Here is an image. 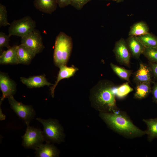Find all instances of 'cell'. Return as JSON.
I'll use <instances>...</instances> for the list:
<instances>
[{"label":"cell","mask_w":157,"mask_h":157,"mask_svg":"<svg viewBox=\"0 0 157 157\" xmlns=\"http://www.w3.org/2000/svg\"><path fill=\"white\" fill-rule=\"evenodd\" d=\"M99 116L111 129L125 138H133L146 134L135 125L125 112L118 110L112 113L100 112Z\"/></svg>","instance_id":"cell-1"},{"label":"cell","mask_w":157,"mask_h":157,"mask_svg":"<svg viewBox=\"0 0 157 157\" xmlns=\"http://www.w3.org/2000/svg\"><path fill=\"white\" fill-rule=\"evenodd\" d=\"M114 86L111 81L103 80L92 92L91 98L92 104L100 112L112 113L119 110L113 90Z\"/></svg>","instance_id":"cell-2"},{"label":"cell","mask_w":157,"mask_h":157,"mask_svg":"<svg viewBox=\"0 0 157 157\" xmlns=\"http://www.w3.org/2000/svg\"><path fill=\"white\" fill-rule=\"evenodd\" d=\"M73 46L72 39L65 33L60 32L56 36L53 55L55 65L58 67L66 65L70 56Z\"/></svg>","instance_id":"cell-3"},{"label":"cell","mask_w":157,"mask_h":157,"mask_svg":"<svg viewBox=\"0 0 157 157\" xmlns=\"http://www.w3.org/2000/svg\"><path fill=\"white\" fill-rule=\"evenodd\" d=\"M36 119L43 125L42 132L46 142L60 144L64 141L65 135L63 128L57 120L40 118Z\"/></svg>","instance_id":"cell-4"},{"label":"cell","mask_w":157,"mask_h":157,"mask_svg":"<svg viewBox=\"0 0 157 157\" xmlns=\"http://www.w3.org/2000/svg\"><path fill=\"white\" fill-rule=\"evenodd\" d=\"M36 26V22L29 16L20 19L14 20L10 24L8 29V35L21 37H24L33 31Z\"/></svg>","instance_id":"cell-5"},{"label":"cell","mask_w":157,"mask_h":157,"mask_svg":"<svg viewBox=\"0 0 157 157\" xmlns=\"http://www.w3.org/2000/svg\"><path fill=\"white\" fill-rule=\"evenodd\" d=\"M26 132L22 136V145L25 149L35 150L45 141L42 131L27 124Z\"/></svg>","instance_id":"cell-6"},{"label":"cell","mask_w":157,"mask_h":157,"mask_svg":"<svg viewBox=\"0 0 157 157\" xmlns=\"http://www.w3.org/2000/svg\"><path fill=\"white\" fill-rule=\"evenodd\" d=\"M8 99L11 108L18 117L24 121L26 125L29 124L36 114L32 106L25 105L17 101L13 96Z\"/></svg>","instance_id":"cell-7"},{"label":"cell","mask_w":157,"mask_h":157,"mask_svg":"<svg viewBox=\"0 0 157 157\" xmlns=\"http://www.w3.org/2000/svg\"><path fill=\"white\" fill-rule=\"evenodd\" d=\"M21 44L26 46L36 54L42 52L44 48L40 32L35 29L28 34L21 37Z\"/></svg>","instance_id":"cell-8"},{"label":"cell","mask_w":157,"mask_h":157,"mask_svg":"<svg viewBox=\"0 0 157 157\" xmlns=\"http://www.w3.org/2000/svg\"><path fill=\"white\" fill-rule=\"evenodd\" d=\"M113 51L118 63L122 65L130 66L131 55L124 38H122L116 42Z\"/></svg>","instance_id":"cell-9"},{"label":"cell","mask_w":157,"mask_h":157,"mask_svg":"<svg viewBox=\"0 0 157 157\" xmlns=\"http://www.w3.org/2000/svg\"><path fill=\"white\" fill-rule=\"evenodd\" d=\"M0 88L2 93L0 101L13 96L16 91V84L6 73H0Z\"/></svg>","instance_id":"cell-10"},{"label":"cell","mask_w":157,"mask_h":157,"mask_svg":"<svg viewBox=\"0 0 157 157\" xmlns=\"http://www.w3.org/2000/svg\"><path fill=\"white\" fill-rule=\"evenodd\" d=\"M152 77L151 71L149 65L140 63L138 69L134 74L133 80L137 84L144 82L151 83Z\"/></svg>","instance_id":"cell-11"},{"label":"cell","mask_w":157,"mask_h":157,"mask_svg":"<svg viewBox=\"0 0 157 157\" xmlns=\"http://www.w3.org/2000/svg\"><path fill=\"white\" fill-rule=\"evenodd\" d=\"M20 81L29 88H40L54 85L47 81L44 74L30 76L27 78L21 77Z\"/></svg>","instance_id":"cell-12"},{"label":"cell","mask_w":157,"mask_h":157,"mask_svg":"<svg viewBox=\"0 0 157 157\" xmlns=\"http://www.w3.org/2000/svg\"><path fill=\"white\" fill-rule=\"evenodd\" d=\"M35 156L37 157H56L58 156L60 151L52 143H43L35 150Z\"/></svg>","instance_id":"cell-13"},{"label":"cell","mask_w":157,"mask_h":157,"mask_svg":"<svg viewBox=\"0 0 157 157\" xmlns=\"http://www.w3.org/2000/svg\"><path fill=\"white\" fill-rule=\"evenodd\" d=\"M126 41L131 55L134 58H139L142 54L144 46L135 36H129Z\"/></svg>","instance_id":"cell-14"},{"label":"cell","mask_w":157,"mask_h":157,"mask_svg":"<svg viewBox=\"0 0 157 157\" xmlns=\"http://www.w3.org/2000/svg\"><path fill=\"white\" fill-rule=\"evenodd\" d=\"M17 50L19 64H29L36 54L22 44L17 46Z\"/></svg>","instance_id":"cell-15"},{"label":"cell","mask_w":157,"mask_h":157,"mask_svg":"<svg viewBox=\"0 0 157 157\" xmlns=\"http://www.w3.org/2000/svg\"><path fill=\"white\" fill-rule=\"evenodd\" d=\"M57 80L55 83L51 87L50 90L52 97H54V90L58 82L62 79L69 78L74 75L78 69L74 66L67 67L66 65L60 67Z\"/></svg>","instance_id":"cell-16"},{"label":"cell","mask_w":157,"mask_h":157,"mask_svg":"<svg viewBox=\"0 0 157 157\" xmlns=\"http://www.w3.org/2000/svg\"><path fill=\"white\" fill-rule=\"evenodd\" d=\"M17 46L15 45L3 51L0 56L1 64H19L17 53Z\"/></svg>","instance_id":"cell-17"},{"label":"cell","mask_w":157,"mask_h":157,"mask_svg":"<svg viewBox=\"0 0 157 157\" xmlns=\"http://www.w3.org/2000/svg\"><path fill=\"white\" fill-rule=\"evenodd\" d=\"M33 5L39 11L51 14L56 10L58 4L56 0H34Z\"/></svg>","instance_id":"cell-18"},{"label":"cell","mask_w":157,"mask_h":157,"mask_svg":"<svg viewBox=\"0 0 157 157\" xmlns=\"http://www.w3.org/2000/svg\"><path fill=\"white\" fill-rule=\"evenodd\" d=\"M142 121L147 126V129L145 131L148 141L150 142L154 139L157 138V117L143 119Z\"/></svg>","instance_id":"cell-19"},{"label":"cell","mask_w":157,"mask_h":157,"mask_svg":"<svg viewBox=\"0 0 157 157\" xmlns=\"http://www.w3.org/2000/svg\"><path fill=\"white\" fill-rule=\"evenodd\" d=\"M151 83H140L137 84L135 88L134 97L142 99L147 97L151 92Z\"/></svg>","instance_id":"cell-20"},{"label":"cell","mask_w":157,"mask_h":157,"mask_svg":"<svg viewBox=\"0 0 157 157\" xmlns=\"http://www.w3.org/2000/svg\"><path fill=\"white\" fill-rule=\"evenodd\" d=\"M149 33V28L147 24L140 21L133 24L131 28L129 33V36H138Z\"/></svg>","instance_id":"cell-21"},{"label":"cell","mask_w":157,"mask_h":157,"mask_svg":"<svg viewBox=\"0 0 157 157\" xmlns=\"http://www.w3.org/2000/svg\"><path fill=\"white\" fill-rule=\"evenodd\" d=\"M135 37L145 47H157V37L154 35L148 33Z\"/></svg>","instance_id":"cell-22"},{"label":"cell","mask_w":157,"mask_h":157,"mask_svg":"<svg viewBox=\"0 0 157 157\" xmlns=\"http://www.w3.org/2000/svg\"><path fill=\"white\" fill-rule=\"evenodd\" d=\"M133 89L129 84V82L123 83L118 86L114 87L113 90L116 97L119 99L125 98L130 93L133 91Z\"/></svg>","instance_id":"cell-23"},{"label":"cell","mask_w":157,"mask_h":157,"mask_svg":"<svg viewBox=\"0 0 157 157\" xmlns=\"http://www.w3.org/2000/svg\"><path fill=\"white\" fill-rule=\"evenodd\" d=\"M110 65L114 72L120 78L130 83V78L132 73V70L127 69L112 63Z\"/></svg>","instance_id":"cell-24"},{"label":"cell","mask_w":157,"mask_h":157,"mask_svg":"<svg viewBox=\"0 0 157 157\" xmlns=\"http://www.w3.org/2000/svg\"><path fill=\"white\" fill-rule=\"evenodd\" d=\"M142 54L149 62L157 63V47H145Z\"/></svg>","instance_id":"cell-25"},{"label":"cell","mask_w":157,"mask_h":157,"mask_svg":"<svg viewBox=\"0 0 157 157\" xmlns=\"http://www.w3.org/2000/svg\"><path fill=\"white\" fill-rule=\"evenodd\" d=\"M8 21L7 11L6 7L4 6L0 3V27L10 25Z\"/></svg>","instance_id":"cell-26"},{"label":"cell","mask_w":157,"mask_h":157,"mask_svg":"<svg viewBox=\"0 0 157 157\" xmlns=\"http://www.w3.org/2000/svg\"><path fill=\"white\" fill-rule=\"evenodd\" d=\"M10 37L2 31L0 32V50L2 51L3 48L6 47L8 49L11 47L9 45Z\"/></svg>","instance_id":"cell-27"},{"label":"cell","mask_w":157,"mask_h":157,"mask_svg":"<svg viewBox=\"0 0 157 157\" xmlns=\"http://www.w3.org/2000/svg\"><path fill=\"white\" fill-rule=\"evenodd\" d=\"M92 0H72L71 5L77 10L81 9L83 6Z\"/></svg>","instance_id":"cell-28"},{"label":"cell","mask_w":157,"mask_h":157,"mask_svg":"<svg viewBox=\"0 0 157 157\" xmlns=\"http://www.w3.org/2000/svg\"><path fill=\"white\" fill-rule=\"evenodd\" d=\"M57 4L60 8H64L71 5L72 0H56Z\"/></svg>","instance_id":"cell-29"},{"label":"cell","mask_w":157,"mask_h":157,"mask_svg":"<svg viewBox=\"0 0 157 157\" xmlns=\"http://www.w3.org/2000/svg\"><path fill=\"white\" fill-rule=\"evenodd\" d=\"M149 65L151 69L153 77L157 79V63L149 62Z\"/></svg>","instance_id":"cell-30"},{"label":"cell","mask_w":157,"mask_h":157,"mask_svg":"<svg viewBox=\"0 0 157 157\" xmlns=\"http://www.w3.org/2000/svg\"><path fill=\"white\" fill-rule=\"evenodd\" d=\"M153 101L157 104V81L154 83L151 89Z\"/></svg>","instance_id":"cell-31"},{"label":"cell","mask_w":157,"mask_h":157,"mask_svg":"<svg viewBox=\"0 0 157 157\" xmlns=\"http://www.w3.org/2000/svg\"><path fill=\"white\" fill-rule=\"evenodd\" d=\"M6 115L2 112L1 105H0V120L2 121L5 120L6 119Z\"/></svg>","instance_id":"cell-32"},{"label":"cell","mask_w":157,"mask_h":157,"mask_svg":"<svg viewBox=\"0 0 157 157\" xmlns=\"http://www.w3.org/2000/svg\"><path fill=\"white\" fill-rule=\"evenodd\" d=\"M124 0H117L116 2L117 3H119L123 1Z\"/></svg>","instance_id":"cell-33"},{"label":"cell","mask_w":157,"mask_h":157,"mask_svg":"<svg viewBox=\"0 0 157 157\" xmlns=\"http://www.w3.org/2000/svg\"><path fill=\"white\" fill-rule=\"evenodd\" d=\"M111 0L113 1H117V0Z\"/></svg>","instance_id":"cell-34"}]
</instances>
